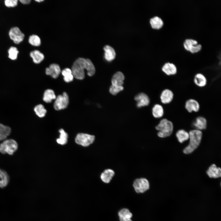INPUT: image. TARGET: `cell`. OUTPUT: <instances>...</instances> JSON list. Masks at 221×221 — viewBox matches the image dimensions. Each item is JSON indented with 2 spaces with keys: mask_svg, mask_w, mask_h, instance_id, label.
Here are the masks:
<instances>
[{
  "mask_svg": "<svg viewBox=\"0 0 221 221\" xmlns=\"http://www.w3.org/2000/svg\"><path fill=\"white\" fill-rule=\"evenodd\" d=\"M189 143L183 150L185 154L192 153L199 145L202 139V133L201 130L195 129L190 130L189 133Z\"/></svg>",
  "mask_w": 221,
  "mask_h": 221,
  "instance_id": "6da1fadb",
  "label": "cell"
},
{
  "mask_svg": "<svg viewBox=\"0 0 221 221\" xmlns=\"http://www.w3.org/2000/svg\"><path fill=\"white\" fill-rule=\"evenodd\" d=\"M87 60L83 58H79L74 62L71 69L74 78L82 80L85 76V69L86 70Z\"/></svg>",
  "mask_w": 221,
  "mask_h": 221,
  "instance_id": "7a4b0ae2",
  "label": "cell"
},
{
  "mask_svg": "<svg viewBox=\"0 0 221 221\" xmlns=\"http://www.w3.org/2000/svg\"><path fill=\"white\" fill-rule=\"evenodd\" d=\"M155 128L158 131V136L164 138L171 135L173 130V126L172 122L166 118H163L160 121Z\"/></svg>",
  "mask_w": 221,
  "mask_h": 221,
  "instance_id": "3957f363",
  "label": "cell"
},
{
  "mask_svg": "<svg viewBox=\"0 0 221 221\" xmlns=\"http://www.w3.org/2000/svg\"><path fill=\"white\" fill-rule=\"evenodd\" d=\"M18 148L17 142L14 140H5L0 144V152L2 154L13 155Z\"/></svg>",
  "mask_w": 221,
  "mask_h": 221,
  "instance_id": "277c9868",
  "label": "cell"
},
{
  "mask_svg": "<svg viewBox=\"0 0 221 221\" xmlns=\"http://www.w3.org/2000/svg\"><path fill=\"white\" fill-rule=\"evenodd\" d=\"M55 100L53 107L55 109L57 110L66 108L69 103V97L66 92L58 95Z\"/></svg>",
  "mask_w": 221,
  "mask_h": 221,
  "instance_id": "5b68a950",
  "label": "cell"
},
{
  "mask_svg": "<svg viewBox=\"0 0 221 221\" xmlns=\"http://www.w3.org/2000/svg\"><path fill=\"white\" fill-rule=\"evenodd\" d=\"M133 186L136 192L138 193H143L149 188V181L145 178H140L136 179L133 183Z\"/></svg>",
  "mask_w": 221,
  "mask_h": 221,
  "instance_id": "8992f818",
  "label": "cell"
},
{
  "mask_svg": "<svg viewBox=\"0 0 221 221\" xmlns=\"http://www.w3.org/2000/svg\"><path fill=\"white\" fill-rule=\"evenodd\" d=\"M95 136L86 134L79 133L75 138L76 142L83 146H87L92 144L94 141Z\"/></svg>",
  "mask_w": 221,
  "mask_h": 221,
  "instance_id": "52a82bcc",
  "label": "cell"
},
{
  "mask_svg": "<svg viewBox=\"0 0 221 221\" xmlns=\"http://www.w3.org/2000/svg\"><path fill=\"white\" fill-rule=\"evenodd\" d=\"M9 35L11 39L17 44L22 42L25 37L24 34L17 27L11 28L9 32Z\"/></svg>",
  "mask_w": 221,
  "mask_h": 221,
  "instance_id": "ba28073f",
  "label": "cell"
},
{
  "mask_svg": "<svg viewBox=\"0 0 221 221\" xmlns=\"http://www.w3.org/2000/svg\"><path fill=\"white\" fill-rule=\"evenodd\" d=\"M184 46L185 49L192 53L199 51L202 47L200 44H198L196 40L192 39H186L184 42Z\"/></svg>",
  "mask_w": 221,
  "mask_h": 221,
  "instance_id": "9c48e42d",
  "label": "cell"
},
{
  "mask_svg": "<svg viewBox=\"0 0 221 221\" xmlns=\"http://www.w3.org/2000/svg\"><path fill=\"white\" fill-rule=\"evenodd\" d=\"M173 98V93L172 91L169 89H165L163 90L160 96L161 102L165 104L171 103Z\"/></svg>",
  "mask_w": 221,
  "mask_h": 221,
  "instance_id": "30bf717a",
  "label": "cell"
},
{
  "mask_svg": "<svg viewBox=\"0 0 221 221\" xmlns=\"http://www.w3.org/2000/svg\"><path fill=\"white\" fill-rule=\"evenodd\" d=\"M185 107L186 110L189 113L193 112H197L200 109V105L196 100L190 99L187 100L185 104Z\"/></svg>",
  "mask_w": 221,
  "mask_h": 221,
  "instance_id": "8fae6325",
  "label": "cell"
},
{
  "mask_svg": "<svg viewBox=\"0 0 221 221\" xmlns=\"http://www.w3.org/2000/svg\"><path fill=\"white\" fill-rule=\"evenodd\" d=\"M61 69L59 65L56 64H52L46 68L45 74L51 76L54 79L57 78L61 72Z\"/></svg>",
  "mask_w": 221,
  "mask_h": 221,
  "instance_id": "7c38bea8",
  "label": "cell"
},
{
  "mask_svg": "<svg viewBox=\"0 0 221 221\" xmlns=\"http://www.w3.org/2000/svg\"><path fill=\"white\" fill-rule=\"evenodd\" d=\"M134 99L137 102V106L138 107L148 106L150 103L148 96L143 93L138 94L135 96Z\"/></svg>",
  "mask_w": 221,
  "mask_h": 221,
  "instance_id": "4fadbf2b",
  "label": "cell"
},
{
  "mask_svg": "<svg viewBox=\"0 0 221 221\" xmlns=\"http://www.w3.org/2000/svg\"><path fill=\"white\" fill-rule=\"evenodd\" d=\"M208 176L210 178H217L221 176V169L213 164L211 165L206 172Z\"/></svg>",
  "mask_w": 221,
  "mask_h": 221,
  "instance_id": "5bb4252c",
  "label": "cell"
},
{
  "mask_svg": "<svg viewBox=\"0 0 221 221\" xmlns=\"http://www.w3.org/2000/svg\"><path fill=\"white\" fill-rule=\"evenodd\" d=\"M162 70L166 75L169 76L175 75L177 72L176 65L169 62L165 63L162 67Z\"/></svg>",
  "mask_w": 221,
  "mask_h": 221,
  "instance_id": "9a60e30c",
  "label": "cell"
},
{
  "mask_svg": "<svg viewBox=\"0 0 221 221\" xmlns=\"http://www.w3.org/2000/svg\"><path fill=\"white\" fill-rule=\"evenodd\" d=\"M115 175L114 171L112 169H105L101 173L100 178L103 182L109 183Z\"/></svg>",
  "mask_w": 221,
  "mask_h": 221,
  "instance_id": "2e32d148",
  "label": "cell"
},
{
  "mask_svg": "<svg viewBox=\"0 0 221 221\" xmlns=\"http://www.w3.org/2000/svg\"><path fill=\"white\" fill-rule=\"evenodd\" d=\"M193 125L196 129L200 130H204L207 127V121L204 117L199 116L195 119Z\"/></svg>",
  "mask_w": 221,
  "mask_h": 221,
  "instance_id": "e0dca14e",
  "label": "cell"
},
{
  "mask_svg": "<svg viewBox=\"0 0 221 221\" xmlns=\"http://www.w3.org/2000/svg\"><path fill=\"white\" fill-rule=\"evenodd\" d=\"M125 77L123 74L120 72H118L113 76L111 79L112 85L122 86L123 84Z\"/></svg>",
  "mask_w": 221,
  "mask_h": 221,
  "instance_id": "ac0fdd59",
  "label": "cell"
},
{
  "mask_svg": "<svg viewBox=\"0 0 221 221\" xmlns=\"http://www.w3.org/2000/svg\"><path fill=\"white\" fill-rule=\"evenodd\" d=\"M194 82L197 86L202 87L206 85L207 80L206 77L203 74L198 73L194 76Z\"/></svg>",
  "mask_w": 221,
  "mask_h": 221,
  "instance_id": "d6986e66",
  "label": "cell"
},
{
  "mask_svg": "<svg viewBox=\"0 0 221 221\" xmlns=\"http://www.w3.org/2000/svg\"><path fill=\"white\" fill-rule=\"evenodd\" d=\"M105 51L104 57L108 61L113 60L115 57L116 53L114 49L109 45H106L103 48Z\"/></svg>",
  "mask_w": 221,
  "mask_h": 221,
  "instance_id": "ffe728a7",
  "label": "cell"
},
{
  "mask_svg": "<svg viewBox=\"0 0 221 221\" xmlns=\"http://www.w3.org/2000/svg\"><path fill=\"white\" fill-rule=\"evenodd\" d=\"M11 131V129L9 126L0 123V141L5 140Z\"/></svg>",
  "mask_w": 221,
  "mask_h": 221,
  "instance_id": "44dd1931",
  "label": "cell"
},
{
  "mask_svg": "<svg viewBox=\"0 0 221 221\" xmlns=\"http://www.w3.org/2000/svg\"><path fill=\"white\" fill-rule=\"evenodd\" d=\"M120 221H132L131 218L132 214L129 209L123 208L118 213Z\"/></svg>",
  "mask_w": 221,
  "mask_h": 221,
  "instance_id": "7402d4cb",
  "label": "cell"
},
{
  "mask_svg": "<svg viewBox=\"0 0 221 221\" xmlns=\"http://www.w3.org/2000/svg\"><path fill=\"white\" fill-rule=\"evenodd\" d=\"M56 96L54 91L51 89H47L44 91L43 97V100L46 103H51L52 100L55 99Z\"/></svg>",
  "mask_w": 221,
  "mask_h": 221,
  "instance_id": "603a6c76",
  "label": "cell"
},
{
  "mask_svg": "<svg viewBox=\"0 0 221 221\" xmlns=\"http://www.w3.org/2000/svg\"><path fill=\"white\" fill-rule=\"evenodd\" d=\"M30 56L32 58L33 62L36 64L40 63L44 58L43 54L37 50L31 51L30 53Z\"/></svg>",
  "mask_w": 221,
  "mask_h": 221,
  "instance_id": "cb8c5ba5",
  "label": "cell"
},
{
  "mask_svg": "<svg viewBox=\"0 0 221 221\" xmlns=\"http://www.w3.org/2000/svg\"><path fill=\"white\" fill-rule=\"evenodd\" d=\"M152 112L153 116L156 118H161L164 113L163 107L161 105L158 104L154 106L152 108Z\"/></svg>",
  "mask_w": 221,
  "mask_h": 221,
  "instance_id": "d4e9b609",
  "label": "cell"
},
{
  "mask_svg": "<svg viewBox=\"0 0 221 221\" xmlns=\"http://www.w3.org/2000/svg\"><path fill=\"white\" fill-rule=\"evenodd\" d=\"M33 110L35 115L40 118L44 117L47 112L44 106L41 104L36 105L33 108Z\"/></svg>",
  "mask_w": 221,
  "mask_h": 221,
  "instance_id": "484cf974",
  "label": "cell"
},
{
  "mask_svg": "<svg viewBox=\"0 0 221 221\" xmlns=\"http://www.w3.org/2000/svg\"><path fill=\"white\" fill-rule=\"evenodd\" d=\"M9 181V177L7 173L0 169V188H2L6 187Z\"/></svg>",
  "mask_w": 221,
  "mask_h": 221,
  "instance_id": "4316f807",
  "label": "cell"
},
{
  "mask_svg": "<svg viewBox=\"0 0 221 221\" xmlns=\"http://www.w3.org/2000/svg\"><path fill=\"white\" fill-rule=\"evenodd\" d=\"M61 72L65 82L69 83L73 80L74 77L71 69L68 68H64L62 71Z\"/></svg>",
  "mask_w": 221,
  "mask_h": 221,
  "instance_id": "83f0119b",
  "label": "cell"
},
{
  "mask_svg": "<svg viewBox=\"0 0 221 221\" xmlns=\"http://www.w3.org/2000/svg\"><path fill=\"white\" fill-rule=\"evenodd\" d=\"M176 136L178 141L181 143H182L189 138V133L183 129L178 130L176 133Z\"/></svg>",
  "mask_w": 221,
  "mask_h": 221,
  "instance_id": "f1b7e54d",
  "label": "cell"
},
{
  "mask_svg": "<svg viewBox=\"0 0 221 221\" xmlns=\"http://www.w3.org/2000/svg\"><path fill=\"white\" fill-rule=\"evenodd\" d=\"M150 22L152 28L155 29L161 28L163 24L162 20L158 16H155L151 18Z\"/></svg>",
  "mask_w": 221,
  "mask_h": 221,
  "instance_id": "f546056e",
  "label": "cell"
},
{
  "mask_svg": "<svg viewBox=\"0 0 221 221\" xmlns=\"http://www.w3.org/2000/svg\"><path fill=\"white\" fill-rule=\"evenodd\" d=\"M59 132L60 134V138L57 139L56 141L58 144L64 145L67 142L68 134L62 129H60Z\"/></svg>",
  "mask_w": 221,
  "mask_h": 221,
  "instance_id": "4dcf8cb0",
  "label": "cell"
},
{
  "mask_svg": "<svg viewBox=\"0 0 221 221\" xmlns=\"http://www.w3.org/2000/svg\"><path fill=\"white\" fill-rule=\"evenodd\" d=\"M87 75L90 76H93L95 73V66L89 59H87V67L86 69Z\"/></svg>",
  "mask_w": 221,
  "mask_h": 221,
  "instance_id": "1f68e13d",
  "label": "cell"
},
{
  "mask_svg": "<svg viewBox=\"0 0 221 221\" xmlns=\"http://www.w3.org/2000/svg\"><path fill=\"white\" fill-rule=\"evenodd\" d=\"M19 53L17 48L15 47H11L8 51V57L12 60H15L17 59Z\"/></svg>",
  "mask_w": 221,
  "mask_h": 221,
  "instance_id": "d6a6232c",
  "label": "cell"
},
{
  "mask_svg": "<svg viewBox=\"0 0 221 221\" xmlns=\"http://www.w3.org/2000/svg\"><path fill=\"white\" fill-rule=\"evenodd\" d=\"M29 42L32 45L35 46H38L41 44L40 37L36 35H33L29 37Z\"/></svg>",
  "mask_w": 221,
  "mask_h": 221,
  "instance_id": "836d02e7",
  "label": "cell"
},
{
  "mask_svg": "<svg viewBox=\"0 0 221 221\" xmlns=\"http://www.w3.org/2000/svg\"><path fill=\"white\" fill-rule=\"evenodd\" d=\"M123 89L122 86H117L111 85L110 87L109 91L111 94L115 95L123 90Z\"/></svg>",
  "mask_w": 221,
  "mask_h": 221,
  "instance_id": "e575fe53",
  "label": "cell"
},
{
  "mask_svg": "<svg viewBox=\"0 0 221 221\" xmlns=\"http://www.w3.org/2000/svg\"><path fill=\"white\" fill-rule=\"evenodd\" d=\"M17 0H6L4 1L5 6L8 7H15L17 5Z\"/></svg>",
  "mask_w": 221,
  "mask_h": 221,
  "instance_id": "d590c367",
  "label": "cell"
},
{
  "mask_svg": "<svg viewBox=\"0 0 221 221\" xmlns=\"http://www.w3.org/2000/svg\"><path fill=\"white\" fill-rule=\"evenodd\" d=\"M20 2L23 4H28L30 3L31 0H20Z\"/></svg>",
  "mask_w": 221,
  "mask_h": 221,
  "instance_id": "8d00e7d4",
  "label": "cell"
},
{
  "mask_svg": "<svg viewBox=\"0 0 221 221\" xmlns=\"http://www.w3.org/2000/svg\"><path fill=\"white\" fill-rule=\"evenodd\" d=\"M35 1H37V2H41L43 1H44V0H35Z\"/></svg>",
  "mask_w": 221,
  "mask_h": 221,
  "instance_id": "74e56055",
  "label": "cell"
}]
</instances>
